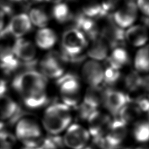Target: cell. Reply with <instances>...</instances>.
<instances>
[{
	"instance_id": "cell-1",
	"label": "cell",
	"mask_w": 149,
	"mask_h": 149,
	"mask_svg": "<svg viewBox=\"0 0 149 149\" xmlns=\"http://www.w3.org/2000/svg\"><path fill=\"white\" fill-rule=\"evenodd\" d=\"M12 86L24 102L36 95L46 91L47 79L42 73L30 69L15 76Z\"/></svg>"
},
{
	"instance_id": "cell-2",
	"label": "cell",
	"mask_w": 149,
	"mask_h": 149,
	"mask_svg": "<svg viewBox=\"0 0 149 149\" xmlns=\"http://www.w3.org/2000/svg\"><path fill=\"white\" fill-rule=\"evenodd\" d=\"M72 116L70 108L64 103H55L45 110L43 126L51 135H58L71 124Z\"/></svg>"
},
{
	"instance_id": "cell-3",
	"label": "cell",
	"mask_w": 149,
	"mask_h": 149,
	"mask_svg": "<svg viewBox=\"0 0 149 149\" xmlns=\"http://www.w3.org/2000/svg\"><path fill=\"white\" fill-rule=\"evenodd\" d=\"M15 137L23 145L37 147L42 143V130L38 122L30 118H21L15 126Z\"/></svg>"
},
{
	"instance_id": "cell-4",
	"label": "cell",
	"mask_w": 149,
	"mask_h": 149,
	"mask_svg": "<svg viewBox=\"0 0 149 149\" xmlns=\"http://www.w3.org/2000/svg\"><path fill=\"white\" fill-rule=\"evenodd\" d=\"M63 103L70 108L79 105L80 100V84L78 77L73 74H63L56 81Z\"/></svg>"
},
{
	"instance_id": "cell-5",
	"label": "cell",
	"mask_w": 149,
	"mask_h": 149,
	"mask_svg": "<svg viewBox=\"0 0 149 149\" xmlns=\"http://www.w3.org/2000/svg\"><path fill=\"white\" fill-rule=\"evenodd\" d=\"M87 46L85 34L76 28L69 29L64 33L62 38L63 51L69 58L81 56V53Z\"/></svg>"
},
{
	"instance_id": "cell-6",
	"label": "cell",
	"mask_w": 149,
	"mask_h": 149,
	"mask_svg": "<svg viewBox=\"0 0 149 149\" xmlns=\"http://www.w3.org/2000/svg\"><path fill=\"white\" fill-rule=\"evenodd\" d=\"M91 135L88 130L81 125L70 124L63 137V143L70 149H82L87 146Z\"/></svg>"
},
{
	"instance_id": "cell-7",
	"label": "cell",
	"mask_w": 149,
	"mask_h": 149,
	"mask_svg": "<svg viewBox=\"0 0 149 149\" xmlns=\"http://www.w3.org/2000/svg\"><path fill=\"white\" fill-rule=\"evenodd\" d=\"M66 61L63 53L52 51L45 56L40 63L43 76L49 78H58L64 74L63 65Z\"/></svg>"
},
{
	"instance_id": "cell-8",
	"label": "cell",
	"mask_w": 149,
	"mask_h": 149,
	"mask_svg": "<svg viewBox=\"0 0 149 149\" xmlns=\"http://www.w3.org/2000/svg\"><path fill=\"white\" fill-rule=\"evenodd\" d=\"M130 101L127 95L122 91L108 89L104 91L102 104L113 116H116L121 109Z\"/></svg>"
},
{
	"instance_id": "cell-9",
	"label": "cell",
	"mask_w": 149,
	"mask_h": 149,
	"mask_svg": "<svg viewBox=\"0 0 149 149\" xmlns=\"http://www.w3.org/2000/svg\"><path fill=\"white\" fill-rule=\"evenodd\" d=\"M32 25L28 15L25 13L18 14L12 17L2 34L3 35L9 34L18 39L29 32L32 29Z\"/></svg>"
},
{
	"instance_id": "cell-10",
	"label": "cell",
	"mask_w": 149,
	"mask_h": 149,
	"mask_svg": "<svg viewBox=\"0 0 149 149\" xmlns=\"http://www.w3.org/2000/svg\"><path fill=\"white\" fill-rule=\"evenodd\" d=\"M87 122L90 135L95 139L106 134L112 121L109 115L97 110L90 115Z\"/></svg>"
},
{
	"instance_id": "cell-11",
	"label": "cell",
	"mask_w": 149,
	"mask_h": 149,
	"mask_svg": "<svg viewBox=\"0 0 149 149\" xmlns=\"http://www.w3.org/2000/svg\"><path fill=\"white\" fill-rule=\"evenodd\" d=\"M137 17V6L132 1H128L114 14V20L117 26L127 28L132 26Z\"/></svg>"
},
{
	"instance_id": "cell-12",
	"label": "cell",
	"mask_w": 149,
	"mask_h": 149,
	"mask_svg": "<svg viewBox=\"0 0 149 149\" xmlns=\"http://www.w3.org/2000/svg\"><path fill=\"white\" fill-rule=\"evenodd\" d=\"M82 76L84 81L90 87H99L103 82L104 70L99 63L89 61L84 65Z\"/></svg>"
},
{
	"instance_id": "cell-13",
	"label": "cell",
	"mask_w": 149,
	"mask_h": 149,
	"mask_svg": "<svg viewBox=\"0 0 149 149\" xmlns=\"http://www.w3.org/2000/svg\"><path fill=\"white\" fill-rule=\"evenodd\" d=\"M12 49L15 55L19 61L24 63H31L34 61L36 56V48L32 42L23 38H18L15 41Z\"/></svg>"
},
{
	"instance_id": "cell-14",
	"label": "cell",
	"mask_w": 149,
	"mask_h": 149,
	"mask_svg": "<svg viewBox=\"0 0 149 149\" xmlns=\"http://www.w3.org/2000/svg\"><path fill=\"white\" fill-rule=\"evenodd\" d=\"M127 135V124L119 119H116L111 122L105 136L113 145L118 148L126 138Z\"/></svg>"
},
{
	"instance_id": "cell-15",
	"label": "cell",
	"mask_w": 149,
	"mask_h": 149,
	"mask_svg": "<svg viewBox=\"0 0 149 149\" xmlns=\"http://www.w3.org/2000/svg\"><path fill=\"white\" fill-rule=\"evenodd\" d=\"M102 39L106 42L109 46L112 47H118L124 42L125 32L121 28L114 24L108 25L103 28L101 34Z\"/></svg>"
},
{
	"instance_id": "cell-16",
	"label": "cell",
	"mask_w": 149,
	"mask_h": 149,
	"mask_svg": "<svg viewBox=\"0 0 149 149\" xmlns=\"http://www.w3.org/2000/svg\"><path fill=\"white\" fill-rule=\"evenodd\" d=\"M19 65L20 61L15 55L12 47L0 45V67L7 72H12L19 68Z\"/></svg>"
},
{
	"instance_id": "cell-17",
	"label": "cell",
	"mask_w": 149,
	"mask_h": 149,
	"mask_svg": "<svg viewBox=\"0 0 149 149\" xmlns=\"http://www.w3.org/2000/svg\"><path fill=\"white\" fill-rule=\"evenodd\" d=\"M75 28L86 34L90 39L95 40L100 36L99 28L93 19L81 14L77 16L75 19Z\"/></svg>"
},
{
	"instance_id": "cell-18",
	"label": "cell",
	"mask_w": 149,
	"mask_h": 149,
	"mask_svg": "<svg viewBox=\"0 0 149 149\" xmlns=\"http://www.w3.org/2000/svg\"><path fill=\"white\" fill-rule=\"evenodd\" d=\"M19 112V104L11 97L6 95L0 97V121L4 122L13 120Z\"/></svg>"
},
{
	"instance_id": "cell-19",
	"label": "cell",
	"mask_w": 149,
	"mask_h": 149,
	"mask_svg": "<svg viewBox=\"0 0 149 149\" xmlns=\"http://www.w3.org/2000/svg\"><path fill=\"white\" fill-rule=\"evenodd\" d=\"M125 38L132 45L141 47L148 40V30L142 25L133 26L125 33Z\"/></svg>"
},
{
	"instance_id": "cell-20",
	"label": "cell",
	"mask_w": 149,
	"mask_h": 149,
	"mask_svg": "<svg viewBox=\"0 0 149 149\" xmlns=\"http://www.w3.org/2000/svg\"><path fill=\"white\" fill-rule=\"evenodd\" d=\"M104 91V90L99 86L89 87L85 94L83 102L92 109L97 110L100 105L102 104Z\"/></svg>"
},
{
	"instance_id": "cell-21",
	"label": "cell",
	"mask_w": 149,
	"mask_h": 149,
	"mask_svg": "<svg viewBox=\"0 0 149 149\" xmlns=\"http://www.w3.org/2000/svg\"><path fill=\"white\" fill-rule=\"evenodd\" d=\"M56 35L53 30L43 28L37 32L36 42L38 46L43 49H48L54 46L56 42Z\"/></svg>"
},
{
	"instance_id": "cell-22",
	"label": "cell",
	"mask_w": 149,
	"mask_h": 149,
	"mask_svg": "<svg viewBox=\"0 0 149 149\" xmlns=\"http://www.w3.org/2000/svg\"><path fill=\"white\" fill-rule=\"evenodd\" d=\"M109 53V45L99 36L93 40V43L88 50V56L96 61H102L107 58Z\"/></svg>"
},
{
	"instance_id": "cell-23",
	"label": "cell",
	"mask_w": 149,
	"mask_h": 149,
	"mask_svg": "<svg viewBox=\"0 0 149 149\" xmlns=\"http://www.w3.org/2000/svg\"><path fill=\"white\" fill-rule=\"evenodd\" d=\"M129 55L124 48L116 47L111 55L107 58V63L110 67L120 70L129 62Z\"/></svg>"
},
{
	"instance_id": "cell-24",
	"label": "cell",
	"mask_w": 149,
	"mask_h": 149,
	"mask_svg": "<svg viewBox=\"0 0 149 149\" xmlns=\"http://www.w3.org/2000/svg\"><path fill=\"white\" fill-rule=\"evenodd\" d=\"M141 113V112L136 106L135 102L130 101L118 113V119L127 124L135 121Z\"/></svg>"
},
{
	"instance_id": "cell-25",
	"label": "cell",
	"mask_w": 149,
	"mask_h": 149,
	"mask_svg": "<svg viewBox=\"0 0 149 149\" xmlns=\"http://www.w3.org/2000/svg\"><path fill=\"white\" fill-rule=\"evenodd\" d=\"M135 67L141 72H149V45L141 48L136 54Z\"/></svg>"
},
{
	"instance_id": "cell-26",
	"label": "cell",
	"mask_w": 149,
	"mask_h": 149,
	"mask_svg": "<svg viewBox=\"0 0 149 149\" xmlns=\"http://www.w3.org/2000/svg\"><path fill=\"white\" fill-rule=\"evenodd\" d=\"M133 135L137 142H148L149 122L147 120H140L135 122L133 129Z\"/></svg>"
},
{
	"instance_id": "cell-27",
	"label": "cell",
	"mask_w": 149,
	"mask_h": 149,
	"mask_svg": "<svg viewBox=\"0 0 149 149\" xmlns=\"http://www.w3.org/2000/svg\"><path fill=\"white\" fill-rule=\"evenodd\" d=\"M53 16L60 23H65L72 19L70 10L67 5L64 3L56 4L53 9Z\"/></svg>"
},
{
	"instance_id": "cell-28",
	"label": "cell",
	"mask_w": 149,
	"mask_h": 149,
	"mask_svg": "<svg viewBox=\"0 0 149 149\" xmlns=\"http://www.w3.org/2000/svg\"><path fill=\"white\" fill-rule=\"evenodd\" d=\"M28 17L30 18L32 24L38 27H45L49 22V17L47 14L40 9H32L30 11Z\"/></svg>"
},
{
	"instance_id": "cell-29",
	"label": "cell",
	"mask_w": 149,
	"mask_h": 149,
	"mask_svg": "<svg viewBox=\"0 0 149 149\" xmlns=\"http://www.w3.org/2000/svg\"><path fill=\"white\" fill-rule=\"evenodd\" d=\"M125 84L130 91H135L140 89L145 84V79H143L139 73L132 72L125 79Z\"/></svg>"
},
{
	"instance_id": "cell-30",
	"label": "cell",
	"mask_w": 149,
	"mask_h": 149,
	"mask_svg": "<svg viewBox=\"0 0 149 149\" xmlns=\"http://www.w3.org/2000/svg\"><path fill=\"white\" fill-rule=\"evenodd\" d=\"M82 14L91 19L93 18H100L106 16L101 5L99 3H91L84 7Z\"/></svg>"
},
{
	"instance_id": "cell-31",
	"label": "cell",
	"mask_w": 149,
	"mask_h": 149,
	"mask_svg": "<svg viewBox=\"0 0 149 149\" xmlns=\"http://www.w3.org/2000/svg\"><path fill=\"white\" fill-rule=\"evenodd\" d=\"M120 75V70L108 66L104 71L103 82L108 86H112L119 80Z\"/></svg>"
},
{
	"instance_id": "cell-32",
	"label": "cell",
	"mask_w": 149,
	"mask_h": 149,
	"mask_svg": "<svg viewBox=\"0 0 149 149\" xmlns=\"http://www.w3.org/2000/svg\"><path fill=\"white\" fill-rule=\"evenodd\" d=\"M134 102L141 112L149 111V97H141L136 99Z\"/></svg>"
},
{
	"instance_id": "cell-33",
	"label": "cell",
	"mask_w": 149,
	"mask_h": 149,
	"mask_svg": "<svg viewBox=\"0 0 149 149\" xmlns=\"http://www.w3.org/2000/svg\"><path fill=\"white\" fill-rule=\"evenodd\" d=\"M59 148L54 142L52 139L49 137L43 140L40 145L37 146L36 149H58Z\"/></svg>"
},
{
	"instance_id": "cell-34",
	"label": "cell",
	"mask_w": 149,
	"mask_h": 149,
	"mask_svg": "<svg viewBox=\"0 0 149 149\" xmlns=\"http://www.w3.org/2000/svg\"><path fill=\"white\" fill-rule=\"evenodd\" d=\"M137 6L144 15L149 17V0H137Z\"/></svg>"
},
{
	"instance_id": "cell-35",
	"label": "cell",
	"mask_w": 149,
	"mask_h": 149,
	"mask_svg": "<svg viewBox=\"0 0 149 149\" xmlns=\"http://www.w3.org/2000/svg\"><path fill=\"white\" fill-rule=\"evenodd\" d=\"M8 10L6 8H0V33H2L6 26V17Z\"/></svg>"
},
{
	"instance_id": "cell-36",
	"label": "cell",
	"mask_w": 149,
	"mask_h": 149,
	"mask_svg": "<svg viewBox=\"0 0 149 149\" xmlns=\"http://www.w3.org/2000/svg\"><path fill=\"white\" fill-rule=\"evenodd\" d=\"M7 90V86L6 81L4 79L0 78V97L6 95Z\"/></svg>"
},
{
	"instance_id": "cell-37",
	"label": "cell",
	"mask_w": 149,
	"mask_h": 149,
	"mask_svg": "<svg viewBox=\"0 0 149 149\" xmlns=\"http://www.w3.org/2000/svg\"><path fill=\"white\" fill-rule=\"evenodd\" d=\"M9 1L11 2H15V3H18V2H21V1H24L25 0H9Z\"/></svg>"
},
{
	"instance_id": "cell-38",
	"label": "cell",
	"mask_w": 149,
	"mask_h": 149,
	"mask_svg": "<svg viewBox=\"0 0 149 149\" xmlns=\"http://www.w3.org/2000/svg\"><path fill=\"white\" fill-rule=\"evenodd\" d=\"M135 149H149V147H147V146H139V147L136 148Z\"/></svg>"
},
{
	"instance_id": "cell-39",
	"label": "cell",
	"mask_w": 149,
	"mask_h": 149,
	"mask_svg": "<svg viewBox=\"0 0 149 149\" xmlns=\"http://www.w3.org/2000/svg\"><path fill=\"white\" fill-rule=\"evenodd\" d=\"M82 149H93V148L90 147V146H86V147H84V148H83Z\"/></svg>"
},
{
	"instance_id": "cell-40",
	"label": "cell",
	"mask_w": 149,
	"mask_h": 149,
	"mask_svg": "<svg viewBox=\"0 0 149 149\" xmlns=\"http://www.w3.org/2000/svg\"><path fill=\"white\" fill-rule=\"evenodd\" d=\"M0 149H10V148H8V147H6V146H1V147H0Z\"/></svg>"
},
{
	"instance_id": "cell-41",
	"label": "cell",
	"mask_w": 149,
	"mask_h": 149,
	"mask_svg": "<svg viewBox=\"0 0 149 149\" xmlns=\"http://www.w3.org/2000/svg\"><path fill=\"white\" fill-rule=\"evenodd\" d=\"M2 36H3V34H2V33H0V38H1Z\"/></svg>"
},
{
	"instance_id": "cell-42",
	"label": "cell",
	"mask_w": 149,
	"mask_h": 149,
	"mask_svg": "<svg viewBox=\"0 0 149 149\" xmlns=\"http://www.w3.org/2000/svg\"><path fill=\"white\" fill-rule=\"evenodd\" d=\"M148 97H149V96H148Z\"/></svg>"
},
{
	"instance_id": "cell-43",
	"label": "cell",
	"mask_w": 149,
	"mask_h": 149,
	"mask_svg": "<svg viewBox=\"0 0 149 149\" xmlns=\"http://www.w3.org/2000/svg\"><path fill=\"white\" fill-rule=\"evenodd\" d=\"M117 149H118V148H117Z\"/></svg>"
}]
</instances>
